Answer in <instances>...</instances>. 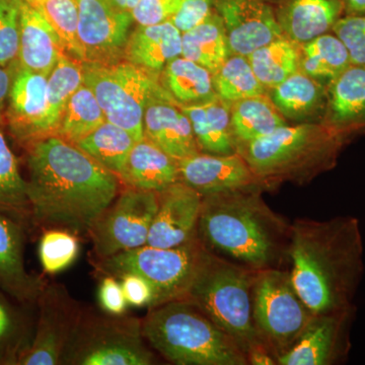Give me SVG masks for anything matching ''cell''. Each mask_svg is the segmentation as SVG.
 <instances>
[{"mask_svg":"<svg viewBox=\"0 0 365 365\" xmlns=\"http://www.w3.org/2000/svg\"><path fill=\"white\" fill-rule=\"evenodd\" d=\"M26 150L32 222L88 234L121 191L120 178L59 136L34 141Z\"/></svg>","mask_w":365,"mask_h":365,"instance_id":"obj_1","label":"cell"},{"mask_svg":"<svg viewBox=\"0 0 365 365\" xmlns=\"http://www.w3.org/2000/svg\"><path fill=\"white\" fill-rule=\"evenodd\" d=\"M364 241L357 218L297 220L290 225L287 260L292 284L312 313L353 309L364 272Z\"/></svg>","mask_w":365,"mask_h":365,"instance_id":"obj_2","label":"cell"},{"mask_svg":"<svg viewBox=\"0 0 365 365\" xmlns=\"http://www.w3.org/2000/svg\"><path fill=\"white\" fill-rule=\"evenodd\" d=\"M253 187L204 196L198 237L205 248L253 271L279 268L287 259L289 223Z\"/></svg>","mask_w":365,"mask_h":365,"instance_id":"obj_3","label":"cell"},{"mask_svg":"<svg viewBox=\"0 0 365 365\" xmlns=\"http://www.w3.org/2000/svg\"><path fill=\"white\" fill-rule=\"evenodd\" d=\"M143 333L151 349L178 365H248L239 344L186 299L148 307Z\"/></svg>","mask_w":365,"mask_h":365,"instance_id":"obj_4","label":"cell"},{"mask_svg":"<svg viewBox=\"0 0 365 365\" xmlns=\"http://www.w3.org/2000/svg\"><path fill=\"white\" fill-rule=\"evenodd\" d=\"M347 137L324 123L285 125L237 146V153L264 185L302 181L333 168Z\"/></svg>","mask_w":365,"mask_h":365,"instance_id":"obj_5","label":"cell"},{"mask_svg":"<svg viewBox=\"0 0 365 365\" xmlns=\"http://www.w3.org/2000/svg\"><path fill=\"white\" fill-rule=\"evenodd\" d=\"M255 272L205 248L182 299L225 331L246 356L255 347L264 344L254 325Z\"/></svg>","mask_w":365,"mask_h":365,"instance_id":"obj_6","label":"cell"},{"mask_svg":"<svg viewBox=\"0 0 365 365\" xmlns=\"http://www.w3.org/2000/svg\"><path fill=\"white\" fill-rule=\"evenodd\" d=\"M157 357L143 333V319L83 307L61 365H153Z\"/></svg>","mask_w":365,"mask_h":365,"instance_id":"obj_7","label":"cell"},{"mask_svg":"<svg viewBox=\"0 0 365 365\" xmlns=\"http://www.w3.org/2000/svg\"><path fill=\"white\" fill-rule=\"evenodd\" d=\"M83 83L93 91L107 121L128 131L136 141L143 139L146 106L163 90L160 78L126 60L83 62Z\"/></svg>","mask_w":365,"mask_h":365,"instance_id":"obj_8","label":"cell"},{"mask_svg":"<svg viewBox=\"0 0 365 365\" xmlns=\"http://www.w3.org/2000/svg\"><path fill=\"white\" fill-rule=\"evenodd\" d=\"M313 316L295 290L289 271L279 267L255 272L254 325L276 360L292 347Z\"/></svg>","mask_w":365,"mask_h":365,"instance_id":"obj_9","label":"cell"},{"mask_svg":"<svg viewBox=\"0 0 365 365\" xmlns=\"http://www.w3.org/2000/svg\"><path fill=\"white\" fill-rule=\"evenodd\" d=\"M205 246L198 235L175 248L145 246L98 259V268L105 275L119 278L135 273L148 280L155 292L153 307L170 300L182 299L193 279Z\"/></svg>","mask_w":365,"mask_h":365,"instance_id":"obj_10","label":"cell"},{"mask_svg":"<svg viewBox=\"0 0 365 365\" xmlns=\"http://www.w3.org/2000/svg\"><path fill=\"white\" fill-rule=\"evenodd\" d=\"M158 207L157 192L121 189L88 232L97 258L145 246Z\"/></svg>","mask_w":365,"mask_h":365,"instance_id":"obj_11","label":"cell"},{"mask_svg":"<svg viewBox=\"0 0 365 365\" xmlns=\"http://www.w3.org/2000/svg\"><path fill=\"white\" fill-rule=\"evenodd\" d=\"M37 306L39 318L32 343L19 365H61L83 307L57 282H46Z\"/></svg>","mask_w":365,"mask_h":365,"instance_id":"obj_12","label":"cell"},{"mask_svg":"<svg viewBox=\"0 0 365 365\" xmlns=\"http://www.w3.org/2000/svg\"><path fill=\"white\" fill-rule=\"evenodd\" d=\"M78 42L81 61L112 64L124 60L133 18L110 0H78Z\"/></svg>","mask_w":365,"mask_h":365,"instance_id":"obj_13","label":"cell"},{"mask_svg":"<svg viewBox=\"0 0 365 365\" xmlns=\"http://www.w3.org/2000/svg\"><path fill=\"white\" fill-rule=\"evenodd\" d=\"M355 307L312 317L292 347L277 359L279 365H333L349 354Z\"/></svg>","mask_w":365,"mask_h":365,"instance_id":"obj_14","label":"cell"},{"mask_svg":"<svg viewBox=\"0 0 365 365\" xmlns=\"http://www.w3.org/2000/svg\"><path fill=\"white\" fill-rule=\"evenodd\" d=\"M230 54L248 55L282 37L275 11L266 0H216Z\"/></svg>","mask_w":365,"mask_h":365,"instance_id":"obj_15","label":"cell"},{"mask_svg":"<svg viewBox=\"0 0 365 365\" xmlns=\"http://www.w3.org/2000/svg\"><path fill=\"white\" fill-rule=\"evenodd\" d=\"M202 199L198 192L181 181L160 192L158 211L146 245L175 248L195 239Z\"/></svg>","mask_w":365,"mask_h":365,"instance_id":"obj_16","label":"cell"},{"mask_svg":"<svg viewBox=\"0 0 365 365\" xmlns=\"http://www.w3.org/2000/svg\"><path fill=\"white\" fill-rule=\"evenodd\" d=\"M179 176L180 181L202 197L265 186L237 153L232 155L198 153L182 158L179 160Z\"/></svg>","mask_w":365,"mask_h":365,"instance_id":"obj_17","label":"cell"},{"mask_svg":"<svg viewBox=\"0 0 365 365\" xmlns=\"http://www.w3.org/2000/svg\"><path fill=\"white\" fill-rule=\"evenodd\" d=\"M47 74L14 63V76L6 109L9 130L24 146L43 137L48 107Z\"/></svg>","mask_w":365,"mask_h":365,"instance_id":"obj_18","label":"cell"},{"mask_svg":"<svg viewBox=\"0 0 365 365\" xmlns=\"http://www.w3.org/2000/svg\"><path fill=\"white\" fill-rule=\"evenodd\" d=\"M25 225L0 213V289L21 306H36L46 281L26 270Z\"/></svg>","mask_w":365,"mask_h":365,"instance_id":"obj_19","label":"cell"},{"mask_svg":"<svg viewBox=\"0 0 365 365\" xmlns=\"http://www.w3.org/2000/svg\"><path fill=\"white\" fill-rule=\"evenodd\" d=\"M143 134L177 160L200 153L188 116L165 88L146 106Z\"/></svg>","mask_w":365,"mask_h":365,"instance_id":"obj_20","label":"cell"},{"mask_svg":"<svg viewBox=\"0 0 365 365\" xmlns=\"http://www.w3.org/2000/svg\"><path fill=\"white\" fill-rule=\"evenodd\" d=\"M323 123L346 136L365 127V67L350 64L327 83Z\"/></svg>","mask_w":365,"mask_h":365,"instance_id":"obj_21","label":"cell"},{"mask_svg":"<svg viewBox=\"0 0 365 365\" xmlns=\"http://www.w3.org/2000/svg\"><path fill=\"white\" fill-rule=\"evenodd\" d=\"M66 53L58 34L44 16L25 0H21L20 45L16 59L19 66L49 76Z\"/></svg>","mask_w":365,"mask_h":365,"instance_id":"obj_22","label":"cell"},{"mask_svg":"<svg viewBox=\"0 0 365 365\" xmlns=\"http://www.w3.org/2000/svg\"><path fill=\"white\" fill-rule=\"evenodd\" d=\"M274 11L283 34L302 45L329 33L344 13L341 0H281Z\"/></svg>","mask_w":365,"mask_h":365,"instance_id":"obj_23","label":"cell"},{"mask_svg":"<svg viewBox=\"0 0 365 365\" xmlns=\"http://www.w3.org/2000/svg\"><path fill=\"white\" fill-rule=\"evenodd\" d=\"M182 56V32L170 21L138 26L129 35L124 60L160 78L165 66Z\"/></svg>","mask_w":365,"mask_h":365,"instance_id":"obj_24","label":"cell"},{"mask_svg":"<svg viewBox=\"0 0 365 365\" xmlns=\"http://www.w3.org/2000/svg\"><path fill=\"white\" fill-rule=\"evenodd\" d=\"M119 178L124 186L160 193L180 181L179 160L143 137L134 143Z\"/></svg>","mask_w":365,"mask_h":365,"instance_id":"obj_25","label":"cell"},{"mask_svg":"<svg viewBox=\"0 0 365 365\" xmlns=\"http://www.w3.org/2000/svg\"><path fill=\"white\" fill-rule=\"evenodd\" d=\"M181 107L191 122L200 153L210 155L237 153L230 130V104L217 97L203 104Z\"/></svg>","mask_w":365,"mask_h":365,"instance_id":"obj_26","label":"cell"},{"mask_svg":"<svg viewBox=\"0 0 365 365\" xmlns=\"http://www.w3.org/2000/svg\"><path fill=\"white\" fill-rule=\"evenodd\" d=\"M270 100L285 119L307 121L325 114L327 86L299 69L271 88Z\"/></svg>","mask_w":365,"mask_h":365,"instance_id":"obj_27","label":"cell"},{"mask_svg":"<svg viewBox=\"0 0 365 365\" xmlns=\"http://www.w3.org/2000/svg\"><path fill=\"white\" fill-rule=\"evenodd\" d=\"M160 83L181 106L203 104L217 98L212 73L192 60L179 56L165 66Z\"/></svg>","mask_w":365,"mask_h":365,"instance_id":"obj_28","label":"cell"},{"mask_svg":"<svg viewBox=\"0 0 365 365\" xmlns=\"http://www.w3.org/2000/svg\"><path fill=\"white\" fill-rule=\"evenodd\" d=\"M285 125L287 119L265 95L230 104V130L235 150L237 146L267 135Z\"/></svg>","mask_w":365,"mask_h":365,"instance_id":"obj_29","label":"cell"},{"mask_svg":"<svg viewBox=\"0 0 365 365\" xmlns=\"http://www.w3.org/2000/svg\"><path fill=\"white\" fill-rule=\"evenodd\" d=\"M227 34L215 9L191 30L182 33V56L215 73L230 56Z\"/></svg>","mask_w":365,"mask_h":365,"instance_id":"obj_30","label":"cell"},{"mask_svg":"<svg viewBox=\"0 0 365 365\" xmlns=\"http://www.w3.org/2000/svg\"><path fill=\"white\" fill-rule=\"evenodd\" d=\"M0 213L26 225L32 222L28 182L0 127Z\"/></svg>","mask_w":365,"mask_h":365,"instance_id":"obj_31","label":"cell"},{"mask_svg":"<svg viewBox=\"0 0 365 365\" xmlns=\"http://www.w3.org/2000/svg\"><path fill=\"white\" fill-rule=\"evenodd\" d=\"M83 85V61L62 55L48 76V107L43 137L56 135L64 110L71 96Z\"/></svg>","mask_w":365,"mask_h":365,"instance_id":"obj_32","label":"cell"},{"mask_svg":"<svg viewBox=\"0 0 365 365\" xmlns=\"http://www.w3.org/2000/svg\"><path fill=\"white\" fill-rule=\"evenodd\" d=\"M299 71L317 81H332L351 64L347 48L335 35L324 34L302 45Z\"/></svg>","mask_w":365,"mask_h":365,"instance_id":"obj_33","label":"cell"},{"mask_svg":"<svg viewBox=\"0 0 365 365\" xmlns=\"http://www.w3.org/2000/svg\"><path fill=\"white\" fill-rule=\"evenodd\" d=\"M135 143V138L128 131L106 121L76 145L120 177Z\"/></svg>","mask_w":365,"mask_h":365,"instance_id":"obj_34","label":"cell"},{"mask_svg":"<svg viewBox=\"0 0 365 365\" xmlns=\"http://www.w3.org/2000/svg\"><path fill=\"white\" fill-rule=\"evenodd\" d=\"M247 57L262 85L270 90L299 69V49L284 36L262 46Z\"/></svg>","mask_w":365,"mask_h":365,"instance_id":"obj_35","label":"cell"},{"mask_svg":"<svg viewBox=\"0 0 365 365\" xmlns=\"http://www.w3.org/2000/svg\"><path fill=\"white\" fill-rule=\"evenodd\" d=\"M106 121L97 98L83 83L69 98L55 136L76 144Z\"/></svg>","mask_w":365,"mask_h":365,"instance_id":"obj_36","label":"cell"},{"mask_svg":"<svg viewBox=\"0 0 365 365\" xmlns=\"http://www.w3.org/2000/svg\"><path fill=\"white\" fill-rule=\"evenodd\" d=\"M35 325L0 292V365H19L32 343Z\"/></svg>","mask_w":365,"mask_h":365,"instance_id":"obj_37","label":"cell"},{"mask_svg":"<svg viewBox=\"0 0 365 365\" xmlns=\"http://www.w3.org/2000/svg\"><path fill=\"white\" fill-rule=\"evenodd\" d=\"M212 79L216 95L228 104L265 95L267 90L255 74L248 57L244 55L230 54L212 74Z\"/></svg>","mask_w":365,"mask_h":365,"instance_id":"obj_38","label":"cell"},{"mask_svg":"<svg viewBox=\"0 0 365 365\" xmlns=\"http://www.w3.org/2000/svg\"><path fill=\"white\" fill-rule=\"evenodd\" d=\"M46 19L58 34L66 51L72 58L81 60L78 36V0H25Z\"/></svg>","mask_w":365,"mask_h":365,"instance_id":"obj_39","label":"cell"},{"mask_svg":"<svg viewBox=\"0 0 365 365\" xmlns=\"http://www.w3.org/2000/svg\"><path fill=\"white\" fill-rule=\"evenodd\" d=\"M78 235L63 228H48L39 244V258L45 273L62 272L76 260L79 253Z\"/></svg>","mask_w":365,"mask_h":365,"instance_id":"obj_40","label":"cell"},{"mask_svg":"<svg viewBox=\"0 0 365 365\" xmlns=\"http://www.w3.org/2000/svg\"><path fill=\"white\" fill-rule=\"evenodd\" d=\"M20 30L21 0H0V66L18 59Z\"/></svg>","mask_w":365,"mask_h":365,"instance_id":"obj_41","label":"cell"},{"mask_svg":"<svg viewBox=\"0 0 365 365\" xmlns=\"http://www.w3.org/2000/svg\"><path fill=\"white\" fill-rule=\"evenodd\" d=\"M347 48L351 64L365 67V16H345L332 28Z\"/></svg>","mask_w":365,"mask_h":365,"instance_id":"obj_42","label":"cell"},{"mask_svg":"<svg viewBox=\"0 0 365 365\" xmlns=\"http://www.w3.org/2000/svg\"><path fill=\"white\" fill-rule=\"evenodd\" d=\"M182 0H140L132 9L134 23L153 26L170 21L179 9Z\"/></svg>","mask_w":365,"mask_h":365,"instance_id":"obj_43","label":"cell"},{"mask_svg":"<svg viewBox=\"0 0 365 365\" xmlns=\"http://www.w3.org/2000/svg\"><path fill=\"white\" fill-rule=\"evenodd\" d=\"M216 0H182L177 13L170 21L182 33L202 23L215 11Z\"/></svg>","mask_w":365,"mask_h":365,"instance_id":"obj_44","label":"cell"},{"mask_svg":"<svg viewBox=\"0 0 365 365\" xmlns=\"http://www.w3.org/2000/svg\"><path fill=\"white\" fill-rule=\"evenodd\" d=\"M118 279L121 282L128 306L153 307L155 292L148 280L135 273L123 274Z\"/></svg>","mask_w":365,"mask_h":365,"instance_id":"obj_45","label":"cell"},{"mask_svg":"<svg viewBox=\"0 0 365 365\" xmlns=\"http://www.w3.org/2000/svg\"><path fill=\"white\" fill-rule=\"evenodd\" d=\"M98 299L103 311L110 314H124L128 306L121 282L111 275H105L101 281Z\"/></svg>","mask_w":365,"mask_h":365,"instance_id":"obj_46","label":"cell"},{"mask_svg":"<svg viewBox=\"0 0 365 365\" xmlns=\"http://www.w3.org/2000/svg\"><path fill=\"white\" fill-rule=\"evenodd\" d=\"M14 63L9 66H0V121L6 113L7 100H9L11 81H13Z\"/></svg>","mask_w":365,"mask_h":365,"instance_id":"obj_47","label":"cell"},{"mask_svg":"<svg viewBox=\"0 0 365 365\" xmlns=\"http://www.w3.org/2000/svg\"><path fill=\"white\" fill-rule=\"evenodd\" d=\"M345 16H365V0H341Z\"/></svg>","mask_w":365,"mask_h":365,"instance_id":"obj_48","label":"cell"},{"mask_svg":"<svg viewBox=\"0 0 365 365\" xmlns=\"http://www.w3.org/2000/svg\"><path fill=\"white\" fill-rule=\"evenodd\" d=\"M110 1H111L115 6H117L118 9L131 13L132 9L138 4L140 0H110Z\"/></svg>","mask_w":365,"mask_h":365,"instance_id":"obj_49","label":"cell"}]
</instances>
